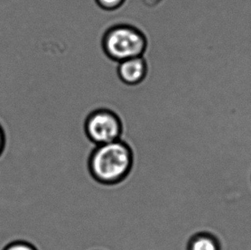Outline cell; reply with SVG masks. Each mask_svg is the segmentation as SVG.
Segmentation results:
<instances>
[{"label":"cell","mask_w":251,"mask_h":250,"mask_svg":"<svg viewBox=\"0 0 251 250\" xmlns=\"http://www.w3.org/2000/svg\"><path fill=\"white\" fill-rule=\"evenodd\" d=\"M134 161L132 148L120 139L93 148L88 157V172L96 183L104 186H115L129 176Z\"/></svg>","instance_id":"obj_1"},{"label":"cell","mask_w":251,"mask_h":250,"mask_svg":"<svg viewBox=\"0 0 251 250\" xmlns=\"http://www.w3.org/2000/svg\"><path fill=\"white\" fill-rule=\"evenodd\" d=\"M146 39L135 27L119 25L105 34L103 46L109 58L117 62L142 57L146 49Z\"/></svg>","instance_id":"obj_2"},{"label":"cell","mask_w":251,"mask_h":250,"mask_svg":"<svg viewBox=\"0 0 251 250\" xmlns=\"http://www.w3.org/2000/svg\"><path fill=\"white\" fill-rule=\"evenodd\" d=\"M84 131L93 145H102L122 139V122L114 112L101 109L88 116Z\"/></svg>","instance_id":"obj_3"},{"label":"cell","mask_w":251,"mask_h":250,"mask_svg":"<svg viewBox=\"0 0 251 250\" xmlns=\"http://www.w3.org/2000/svg\"><path fill=\"white\" fill-rule=\"evenodd\" d=\"M118 74L121 81L126 84H138L146 76V62L143 57H136L119 62Z\"/></svg>","instance_id":"obj_4"},{"label":"cell","mask_w":251,"mask_h":250,"mask_svg":"<svg viewBox=\"0 0 251 250\" xmlns=\"http://www.w3.org/2000/svg\"><path fill=\"white\" fill-rule=\"evenodd\" d=\"M186 250H221V244L214 234L198 231L188 239Z\"/></svg>","instance_id":"obj_5"},{"label":"cell","mask_w":251,"mask_h":250,"mask_svg":"<svg viewBox=\"0 0 251 250\" xmlns=\"http://www.w3.org/2000/svg\"><path fill=\"white\" fill-rule=\"evenodd\" d=\"M125 0H96L99 5L105 10H115L119 8Z\"/></svg>","instance_id":"obj_6"},{"label":"cell","mask_w":251,"mask_h":250,"mask_svg":"<svg viewBox=\"0 0 251 250\" xmlns=\"http://www.w3.org/2000/svg\"><path fill=\"white\" fill-rule=\"evenodd\" d=\"M3 250H37L36 248L33 246L32 244L26 243V242H15L12 244H9Z\"/></svg>","instance_id":"obj_7"},{"label":"cell","mask_w":251,"mask_h":250,"mask_svg":"<svg viewBox=\"0 0 251 250\" xmlns=\"http://www.w3.org/2000/svg\"><path fill=\"white\" fill-rule=\"evenodd\" d=\"M3 146H4V135L2 128L0 127V154L3 151Z\"/></svg>","instance_id":"obj_8"}]
</instances>
